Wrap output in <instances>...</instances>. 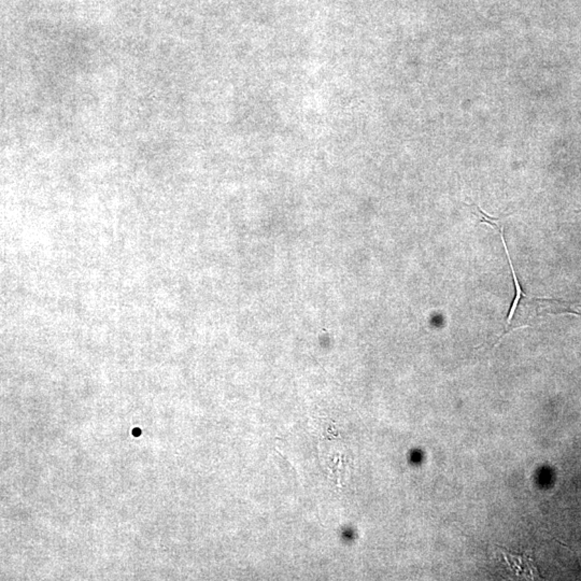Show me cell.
I'll return each instance as SVG.
<instances>
[{"label":"cell","mask_w":581,"mask_h":581,"mask_svg":"<svg viewBox=\"0 0 581 581\" xmlns=\"http://www.w3.org/2000/svg\"><path fill=\"white\" fill-rule=\"evenodd\" d=\"M503 554L504 558H505L506 562H508L509 566L515 570L516 574L525 575V576H529L530 578L534 579V574L537 573V570H536L534 560L532 558L531 552L522 554V556H517V554H511L505 551H503Z\"/></svg>","instance_id":"6da1fadb"},{"label":"cell","mask_w":581,"mask_h":581,"mask_svg":"<svg viewBox=\"0 0 581 581\" xmlns=\"http://www.w3.org/2000/svg\"><path fill=\"white\" fill-rule=\"evenodd\" d=\"M499 232H501V242H503L504 248H505V252H506L507 258H508L509 266H511V273H513V283H515L516 289L515 299H513V304H511L508 317H507L506 324L507 325H509V324L511 323V321H513V317H515V313H517L518 306H519L520 301H521L522 297H527V295H525V293L522 291L521 285H520L517 275H516V270L515 268H513L511 256H509L508 249H507L506 242H505V238H504V227L501 228Z\"/></svg>","instance_id":"7a4b0ae2"},{"label":"cell","mask_w":581,"mask_h":581,"mask_svg":"<svg viewBox=\"0 0 581 581\" xmlns=\"http://www.w3.org/2000/svg\"><path fill=\"white\" fill-rule=\"evenodd\" d=\"M475 208H476L477 212H474L475 215H478L479 217V222L480 223H487L489 225L493 226L495 227V222L499 221V218H492L486 213V212L483 211L479 206L473 205Z\"/></svg>","instance_id":"3957f363"},{"label":"cell","mask_w":581,"mask_h":581,"mask_svg":"<svg viewBox=\"0 0 581 581\" xmlns=\"http://www.w3.org/2000/svg\"><path fill=\"white\" fill-rule=\"evenodd\" d=\"M140 433H142V432H140L139 429H135L134 431H132V435L135 436H139Z\"/></svg>","instance_id":"277c9868"}]
</instances>
